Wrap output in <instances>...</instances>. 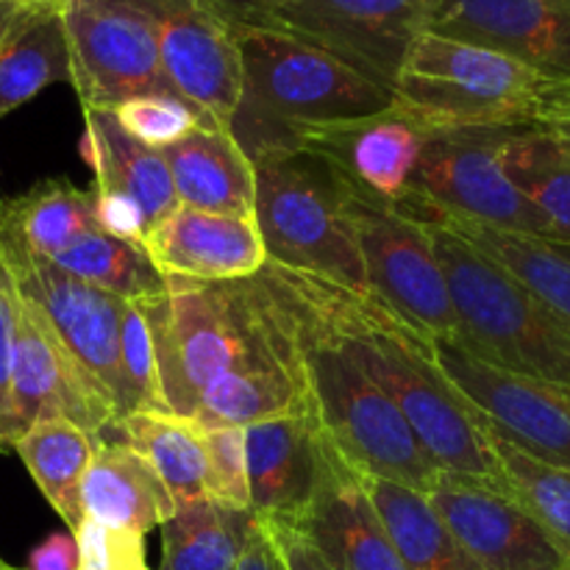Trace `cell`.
I'll use <instances>...</instances> for the list:
<instances>
[{
    "label": "cell",
    "mask_w": 570,
    "mask_h": 570,
    "mask_svg": "<svg viewBox=\"0 0 570 570\" xmlns=\"http://www.w3.org/2000/svg\"><path fill=\"white\" fill-rule=\"evenodd\" d=\"M265 271L343 340L365 376L393 401L440 473L507 495L504 473L490 451L482 421L443 376L426 334L401 321L382 301L356 295L326 278L271 262Z\"/></svg>",
    "instance_id": "1"
},
{
    "label": "cell",
    "mask_w": 570,
    "mask_h": 570,
    "mask_svg": "<svg viewBox=\"0 0 570 570\" xmlns=\"http://www.w3.org/2000/svg\"><path fill=\"white\" fill-rule=\"evenodd\" d=\"M256 276L287 334L301 406L323 438L365 476L429 493L440 471L423 454L393 401L365 376L343 340L321 317L312 315L265 267Z\"/></svg>",
    "instance_id": "2"
},
{
    "label": "cell",
    "mask_w": 570,
    "mask_h": 570,
    "mask_svg": "<svg viewBox=\"0 0 570 570\" xmlns=\"http://www.w3.org/2000/svg\"><path fill=\"white\" fill-rule=\"evenodd\" d=\"M159 382L170 415L193 421L217 379L250 367L293 365L287 334L259 276L243 282L167 278L148 301Z\"/></svg>",
    "instance_id": "3"
},
{
    "label": "cell",
    "mask_w": 570,
    "mask_h": 570,
    "mask_svg": "<svg viewBox=\"0 0 570 570\" xmlns=\"http://www.w3.org/2000/svg\"><path fill=\"white\" fill-rule=\"evenodd\" d=\"M243 95L232 134L245 154L289 150L298 131L382 115L393 89L354 70L337 56L284 33L234 26Z\"/></svg>",
    "instance_id": "4"
},
{
    "label": "cell",
    "mask_w": 570,
    "mask_h": 570,
    "mask_svg": "<svg viewBox=\"0 0 570 570\" xmlns=\"http://www.w3.org/2000/svg\"><path fill=\"white\" fill-rule=\"evenodd\" d=\"M570 83L482 48L421 31L393 83V106L426 131L534 126Z\"/></svg>",
    "instance_id": "5"
},
{
    "label": "cell",
    "mask_w": 570,
    "mask_h": 570,
    "mask_svg": "<svg viewBox=\"0 0 570 570\" xmlns=\"http://www.w3.org/2000/svg\"><path fill=\"white\" fill-rule=\"evenodd\" d=\"M401 209L423 220L432 237L460 323L456 340L504 371L570 390V326L443 217L417 204Z\"/></svg>",
    "instance_id": "6"
},
{
    "label": "cell",
    "mask_w": 570,
    "mask_h": 570,
    "mask_svg": "<svg viewBox=\"0 0 570 570\" xmlns=\"http://www.w3.org/2000/svg\"><path fill=\"white\" fill-rule=\"evenodd\" d=\"M256 209L271 265L309 273L373 298L343 209L340 176L309 150L254 156Z\"/></svg>",
    "instance_id": "7"
},
{
    "label": "cell",
    "mask_w": 570,
    "mask_h": 570,
    "mask_svg": "<svg viewBox=\"0 0 570 570\" xmlns=\"http://www.w3.org/2000/svg\"><path fill=\"white\" fill-rule=\"evenodd\" d=\"M226 22L284 33L393 89L426 0H215Z\"/></svg>",
    "instance_id": "8"
},
{
    "label": "cell",
    "mask_w": 570,
    "mask_h": 570,
    "mask_svg": "<svg viewBox=\"0 0 570 570\" xmlns=\"http://www.w3.org/2000/svg\"><path fill=\"white\" fill-rule=\"evenodd\" d=\"M340 184L345 220L354 234L373 298L429 340L460 337L449 282L423 220L401 206L371 198L351 187L343 176Z\"/></svg>",
    "instance_id": "9"
},
{
    "label": "cell",
    "mask_w": 570,
    "mask_h": 570,
    "mask_svg": "<svg viewBox=\"0 0 570 570\" xmlns=\"http://www.w3.org/2000/svg\"><path fill=\"white\" fill-rule=\"evenodd\" d=\"M512 131L515 128L429 131L406 200L445 217L551 239L549 223L504 170L501 154Z\"/></svg>",
    "instance_id": "10"
},
{
    "label": "cell",
    "mask_w": 570,
    "mask_h": 570,
    "mask_svg": "<svg viewBox=\"0 0 570 570\" xmlns=\"http://www.w3.org/2000/svg\"><path fill=\"white\" fill-rule=\"evenodd\" d=\"M81 109H115L137 95L173 92L150 22L128 0H61Z\"/></svg>",
    "instance_id": "11"
},
{
    "label": "cell",
    "mask_w": 570,
    "mask_h": 570,
    "mask_svg": "<svg viewBox=\"0 0 570 570\" xmlns=\"http://www.w3.org/2000/svg\"><path fill=\"white\" fill-rule=\"evenodd\" d=\"M53 417L76 423L98 438L117 421V410L61 343L39 306L17 289L9 365L11 445L33 423Z\"/></svg>",
    "instance_id": "12"
},
{
    "label": "cell",
    "mask_w": 570,
    "mask_h": 570,
    "mask_svg": "<svg viewBox=\"0 0 570 570\" xmlns=\"http://www.w3.org/2000/svg\"><path fill=\"white\" fill-rule=\"evenodd\" d=\"M443 376L490 429L534 460L570 471V390L504 371L460 340H432Z\"/></svg>",
    "instance_id": "13"
},
{
    "label": "cell",
    "mask_w": 570,
    "mask_h": 570,
    "mask_svg": "<svg viewBox=\"0 0 570 570\" xmlns=\"http://www.w3.org/2000/svg\"><path fill=\"white\" fill-rule=\"evenodd\" d=\"M0 254L20 295L48 317L61 343L109 395L120 421L126 415L120 379V317L126 301L70 276L45 256L22 248L9 234H0Z\"/></svg>",
    "instance_id": "14"
},
{
    "label": "cell",
    "mask_w": 570,
    "mask_h": 570,
    "mask_svg": "<svg viewBox=\"0 0 570 570\" xmlns=\"http://www.w3.org/2000/svg\"><path fill=\"white\" fill-rule=\"evenodd\" d=\"M150 22L173 92L232 131L243 95L234 31L215 0H128Z\"/></svg>",
    "instance_id": "15"
},
{
    "label": "cell",
    "mask_w": 570,
    "mask_h": 570,
    "mask_svg": "<svg viewBox=\"0 0 570 570\" xmlns=\"http://www.w3.org/2000/svg\"><path fill=\"white\" fill-rule=\"evenodd\" d=\"M423 31L499 50L570 83V0H426Z\"/></svg>",
    "instance_id": "16"
},
{
    "label": "cell",
    "mask_w": 570,
    "mask_h": 570,
    "mask_svg": "<svg viewBox=\"0 0 570 570\" xmlns=\"http://www.w3.org/2000/svg\"><path fill=\"white\" fill-rule=\"evenodd\" d=\"M426 499L482 570H557L570 560L527 510L495 490L440 473Z\"/></svg>",
    "instance_id": "17"
},
{
    "label": "cell",
    "mask_w": 570,
    "mask_h": 570,
    "mask_svg": "<svg viewBox=\"0 0 570 570\" xmlns=\"http://www.w3.org/2000/svg\"><path fill=\"white\" fill-rule=\"evenodd\" d=\"M426 137V128L390 106L382 115L298 131L289 150H309L351 187L382 204L401 206L412 193V178Z\"/></svg>",
    "instance_id": "18"
},
{
    "label": "cell",
    "mask_w": 570,
    "mask_h": 570,
    "mask_svg": "<svg viewBox=\"0 0 570 570\" xmlns=\"http://www.w3.org/2000/svg\"><path fill=\"white\" fill-rule=\"evenodd\" d=\"M295 529L334 570H410L373 510L365 473L356 471L326 438L315 499Z\"/></svg>",
    "instance_id": "19"
},
{
    "label": "cell",
    "mask_w": 570,
    "mask_h": 570,
    "mask_svg": "<svg viewBox=\"0 0 570 570\" xmlns=\"http://www.w3.org/2000/svg\"><path fill=\"white\" fill-rule=\"evenodd\" d=\"M142 245L165 278L243 282L267 265L254 217L215 215L189 206H178L150 228Z\"/></svg>",
    "instance_id": "20"
},
{
    "label": "cell",
    "mask_w": 570,
    "mask_h": 570,
    "mask_svg": "<svg viewBox=\"0 0 570 570\" xmlns=\"http://www.w3.org/2000/svg\"><path fill=\"white\" fill-rule=\"evenodd\" d=\"M250 512L259 521L295 523L304 518L321 482L323 434L304 410L245 429Z\"/></svg>",
    "instance_id": "21"
},
{
    "label": "cell",
    "mask_w": 570,
    "mask_h": 570,
    "mask_svg": "<svg viewBox=\"0 0 570 570\" xmlns=\"http://www.w3.org/2000/svg\"><path fill=\"white\" fill-rule=\"evenodd\" d=\"M81 159L92 167L95 189L128 195L142 209L148 232L181 206L161 150L137 142L111 109L83 111Z\"/></svg>",
    "instance_id": "22"
},
{
    "label": "cell",
    "mask_w": 570,
    "mask_h": 570,
    "mask_svg": "<svg viewBox=\"0 0 570 570\" xmlns=\"http://www.w3.org/2000/svg\"><path fill=\"white\" fill-rule=\"evenodd\" d=\"M83 518L148 534L176 515L178 504L148 460L131 445L98 438L81 484Z\"/></svg>",
    "instance_id": "23"
},
{
    "label": "cell",
    "mask_w": 570,
    "mask_h": 570,
    "mask_svg": "<svg viewBox=\"0 0 570 570\" xmlns=\"http://www.w3.org/2000/svg\"><path fill=\"white\" fill-rule=\"evenodd\" d=\"M181 206L215 215L254 217L256 173L243 145L226 128H200L161 150Z\"/></svg>",
    "instance_id": "24"
},
{
    "label": "cell",
    "mask_w": 570,
    "mask_h": 570,
    "mask_svg": "<svg viewBox=\"0 0 570 570\" xmlns=\"http://www.w3.org/2000/svg\"><path fill=\"white\" fill-rule=\"evenodd\" d=\"M53 83H72L65 20L59 6H26L0 42V117Z\"/></svg>",
    "instance_id": "25"
},
{
    "label": "cell",
    "mask_w": 570,
    "mask_h": 570,
    "mask_svg": "<svg viewBox=\"0 0 570 570\" xmlns=\"http://www.w3.org/2000/svg\"><path fill=\"white\" fill-rule=\"evenodd\" d=\"M95 228H100L95 187L81 189L67 178H45L17 198L0 200V234L45 259Z\"/></svg>",
    "instance_id": "26"
},
{
    "label": "cell",
    "mask_w": 570,
    "mask_h": 570,
    "mask_svg": "<svg viewBox=\"0 0 570 570\" xmlns=\"http://www.w3.org/2000/svg\"><path fill=\"white\" fill-rule=\"evenodd\" d=\"M365 490L373 501L384 532L393 540L395 551L410 570H482L473 557L462 549L443 518L429 504L426 493L365 476Z\"/></svg>",
    "instance_id": "27"
},
{
    "label": "cell",
    "mask_w": 570,
    "mask_h": 570,
    "mask_svg": "<svg viewBox=\"0 0 570 570\" xmlns=\"http://www.w3.org/2000/svg\"><path fill=\"white\" fill-rule=\"evenodd\" d=\"M254 512L215 499L178 507L176 515L159 527V570H234L254 538Z\"/></svg>",
    "instance_id": "28"
},
{
    "label": "cell",
    "mask_w": 570,
    "mask_h": 570,
    "mask_svg": "<svg viewBox=\"0 0 570 570\" xmlns=\"http://www.w3.org/2000/svg\"><path fill=\"white\" fill-rule=\"evenodd\" d=\"M98 438L120 440L154 465L178 507L209 499L206 493L204 432L193 421L167 412H131Z\"/></svg>",
    "instance_id": "29"
},
{
    "label": "cell",
    "mask_w": 570,
    "mask_h": 570,
    "mask_svg": "<svg viewBox=\"0 0 570 570\" xmlns=\"http://www.w3.org/2000/svg\"><path fill=\"white\" fill-rule=\"evenodd\" d=\"M98 438L70 421H39L11 445L31 473L33 484L45 495L56 515L76 529L83 521L81 484L92 462Z\"/></svg>",
    "instance_id": "30"
},
{
    "label": "cell",
    "mask_w": 570,
    "mask_h": 570,
    "mask_svg": "<svg viewBox=\"0 0 570 570\" xmlns=\"http://www.w3.org/2000/svg\"><path fill=\"white\" fill-rule=\"evenodd\" d=\"M404 204H415V200H404ZM434 215L443 217L460 237H465L473 248L493 259L501 271L510 273L551 315L570 326V259H566L549 239L504 232V228L482 226V223L460 220V217H445L440 212Z\"/></svg>",
    "instance_id": "31"
},
{
    "label": "cell",
    "mask_w": 570,
    "mask_h": 570,
    "mask_svg": "<svg viewBox=\"0 0 570 570\" xmlns=\"http://www.w3.org/2000/svg\"><path fill=\"white\" fill-rule=\"evenodd\" d=\"M504 170L549 223V243L570 245V148L543 126H521L504 142Z\"/></svg>",
    "instance_id": "32"
},
{
    "label": "cell",
    "mask_w": 570,
    "mask_h": 570,
    "mask_svg": "<svg viewBox=\"0 0 570 570\" xmlns=\"http://www.w3.org/2000/svg\"><path fill=\"white\" fill-rule=\"evenodd\" d=\"M50 262L120 301H156L167 293V278L145 245L111 237L104 228L87 232Z\"/></svg>",
    "instance_id": "33"
},
{
    "label": "cell",
    "mask_w": 570,
    "mask_h": 570,
    "mask_svg": "<svg viewBox=\"0 0 570 570\" xmlns=\"http://www.w3.org/2000/svg\"><path fill=\"white\" fill-rule=\"evenodd\" d=\"M293 356V354H289ZM304 410L293 365L250 367L217 379L200 395L193 423L200 432L223 426L248 429L254 423Z\"/></svg>",
    "instance_id": "34"
},
{
    "label": "cell",
    "mask_w": 570,
    "mask_h": 570,
    "mask_svg": "<svg viewBox=\"0 0 570 570\" xmlns=\"http://www.w3.org/2000/svg\"><path fill=\"white\" fill-rule=\"evenodd\" d=\"M476 412V410H473ZM479 415V412H476ZM482 421V417H479ZM490 451L504 473L507 495L527 510L570 554V471L534 460L482 421Z\"/></svg>",
    "instance_id": "35"
},
{
    "label": "cell",
    "mask_w": 570,
    "mask_h": 570,
    "mask_svg": "<svg viewBox=\"0 0 570 570\" xmlns=\"http://www.w3.org/2000/svg\"><path fill=\"white\" fill-rule=\"evenodd\" d=\"M120 379L126 415L131 412H167L159 382L148 301H126L120 317ZM122 415V417H126Z\"/></svg>",
    "instance_id": "36"
},
{
    "label": "cell",
    "mask_w": 570,
    "mask_h": 570,
    "mask_svg": "<svg viewBox=\"0 0 570 570\" xmlns=\"http://www.w3.org/2000/svg\"><path fill=\"white\" fill-rule=\"evenodd\" d=\"M115 117L137 142L154 150H167L176 142L187 139L200 128H215L217 122L198 109L195 104L184 100L176 92L137 95L115 106ZM220 128V126H217Z\"/></svg>",
    "instance_id": "37"
},
{
    "label": "cell",
    "mask_w": 570,
    "mask_h": 570,
    "mask_svg": "<svg viewBox=\"0 0 570 570\" xmlns=\"http://www.w3.org/2000/svg\"><path fill=\"white\" fill-rule=\"evenodd\" d=\"M206 449V493L220 504L250 510L248 456H245V429L223 426L204 432Z\"/></svg>",
    "instance_id": "38"
},
{
    "label": "cell",
    "mask_w": 570,
    "mask_h": 570,
    "mask_svg": "<svg viewBox=\"0 0 570 570\" xmlns=\"http://www.w3.org/2000/svg\"><path fill=\"white\" fill-rule=\"evenodd\" d=\"M72 538L78 546V570H150L145 534L137 529L83 518L72 529Z\"/></svg>",
    "instance_id": "39"
},
{
    "label": "cell",
    "mask_w": 570,
    "mask_h": 570,
    "mask_svg": "<svg viewBox=\"0 0 570 570\" xmlns=\"http://www.w3.org/2000/svg\"><path fill=\"white\" fill-rule=\"evenodd\" d=\"M17 287L0 254V451L11 449L9 434V365H11V326H14Z\"/></svg>",
    "instance_id": "40"
},
{
    "label": "cell",
    "mask_w": 570,
    "mask_h": 570,
    "mask_svg": "<svg viewBox=\"0 0 570 570\" xmlns=\"http://www.w3.org/2000/svg\"><path fill=\"white\" fill-rule=\"evenodd\" d=\"M95 200H98V226L106 234L142 243L145 234H148L145 215L128 195L111 193V189H95Z\"/></svg>",
    "instance_id": "41"
},
{
    "label": "cell",
    "mask_w": 570,
    "mask_h": 570,
    "mask_svg": "<svg viewBox=\"0 0 570 570\" xmlns=\"http://www.w3.org/2000/svg\"><path fill=\"white\" fill-rule=\"evenodd\" d=\"M259 521V518H256ZM262 529L271 538L273 549H276L278 560H282L284 570H334L326 562V557L304 538L295 527L289 523H271V521H259Z\"/></svg>",
    "instance_id": "42"
},
{
    "label": "cell",
    "mask_w": 570,
    "mask_h": 570,
    "mask_svg": "<svg viewBox=\"0 0 570 570\" xmlns=\"http://www.w3.org/2000/svg\"><path fill=\"white\" fill-rule=\"evenodd\" d=\"M26 570H78V546L72 532H53L33 546Z\"/></svg>",
    "instance_id": "43"
},
{
    "label": "cell",
    "mask_w": 570,
    "mask_h": 570,
    "mask_svg": "<svg viewBox=\"0 0 570 570\" xmlns=\"http://www.w3.org/2000/svg\"><path fill=\"white\" fill-rule=\"evenodd\" d=\"M234 570H284L282 560H278L276 549H273L271 538H267V532L262 529L259 521H256L254 538H250L243 560H239V566Z\"/></svg>",
    "instance_id": "44"
},
{
    "label": "cell",
    "mask_w": 570,
    "mask_h": 570,
    "mask_svg": "<svg viewBox=\"0 0 570 570\" xmlns=\"http://www.w3.org/2000/svg\"><path fill=\"white\" fill-rule=\"evenodd\" d=\"M534 126H543L546 131L554 134L557 139H562V142L570 148V98L562 100V104H557L554 109L546 111Z\"/></svg>",
    "instance_id": "45"
},
{
    "label": "cell",
    "mask_w": 570,
    "mask_h": 570,
    "mask_svg": "<svg viewBox=\"0 0 570 570\" xmlns=\"http://www.w3.org/2000/svg\"><path fill=\"white\" fill-rule=\"evenodd\" d=\"M22 9H26V3H20V0H0V42H3L11 22L17 20V14H20Z\"/></svg>",
    "instance_id": "46"
},
{
    "label": "cell",
    "mask_w": 570,
    "mask_h": 570,
    "mask_svg": "<svg viewBox=\"0 0 570 570\" xmlns=\"http://www.w3.org/2000/svg\"><path fill=\"white\" fill-rule=\"evenodd\" d=\"M20 3H26V6H59L61 0H20Z\"/></svg>",
    "instance_id": "47"
},
{
    "label": "cell",
    "mask_w": 570,
    "mask_h": 570,
    "mask_svg": "<svg viewBox=\"0 0 570 570\" xmlns=\"http://www.w3.org/2000/svg\"><path fill=\"white\" fill-rule=\"evenodd\" d=\"M551 245H554V248L560 250V254L566 256V259H570V245L568 243H551Z\"/></svg>",
    "instance_id": "48"
},
{
    "label": "cell",
    "mask_w": 570,
    "mask_h": 570,
    "mask_svg": "<svg viewBox=\"0 0 570 570\" xmlns=\"http://www.w3.org/2000/svg\"><path fill=\"white\" fill-rule=\"evenodd\" d=\"M557 570H570V560L566 562V566H562V568H557Z\"/></svg>",
    "instance_id": "49"
},
{
    "label": "cell",
    "mask_w": 570,
    "mask_h": 570,
    "mask_svg": "<svg viewBox=\"0 0 570 570\" xmlns=\"http://www.w3.org/2000/svg\"><path fill=\"white\" fill-rule=\"evenodd\" d=\"M3 570H17V568H11V566H6ZM22 570H26V568H22Z\"/></svg>",
    "instance_id": "50"
},
{
    "label": "cell",
    "mask_w": 570,
    "mask_h": 570,
    "mask_svg": "<svg viewBox=\"0 0 570 570\" xmlns=\"http://www.w3.org/2000/svg\"><path fill=\"white\" fill-rule=\"evenodd\" d=\"M3 568H6V562H3V560H0V570H3Z\"/></svg>",
    "instance_id": "51"
}]
</instances>
